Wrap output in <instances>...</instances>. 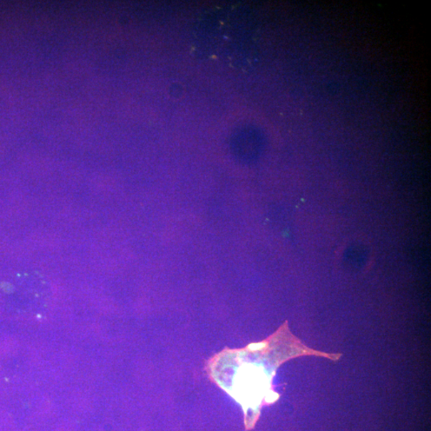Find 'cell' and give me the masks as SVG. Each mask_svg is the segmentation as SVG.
I'll return each mask as SVG.
<instances>
[{
	"label": "cell",
	"mask_w": 431,
	"mask_h": 431,
	"mask_svg": "<svg viewBox=\"0 0 431 431\" xmlns=\"http://www.w3.org/2000/svg\"><path fill=\"white\" fill-rule=\"evenodd\" d=\"M315 355L339 360L341 354L311 349L291 333L285 322L268 339L246 348L224 350L208 363L212 379L239 403L246 416L247 427L255 423L261 407L280 398L273 385L276 370L294 358Z\"/></svg>",
	"instance_id": "6da1fadb"
}]
</instances>
